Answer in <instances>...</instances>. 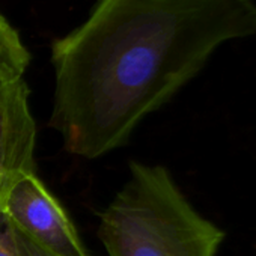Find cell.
Segmentation results:
<instances>
[{
	"mask_svg": "<svg viewBox=\"0 0 256 256\" xmlns=\"http://www.w3.org/2000/svg\"><path fill=\"white\" fill-rule=\"evenodd\" d=\"M256 34L253 0H98L52 44L50 126L64 148L98 158L193 80L218 47Z\"/></svg>",
	"mask_w": 256,
	"mask_h": 256,
	"instance_id": "1",
	"label": "cell"
},
{
	"mask_svg": "<svg viewBox=\"0 0 256 256\" xmlns=\"http://www.w3.org/2000/svg\"><path fill=\"white\" fill-rule=\"evenodd\" d=\"M96 235L108 256H217L226 236L199 214L169 170L139 162L100 214Z\"/></svg>",
	"mask_w": 256,
	"mask_h": 256,
	"instance_id": "2",
	"label": "cell"
},
{
	"mask_svg": "<svg viewBox=\"0 0 256 256\" xmlns=\"http://www.w3.org/2000/svg\"><path fill=\"white\" fill-rule=\"evenodd\" d=\"M2 211L22 234L54 256H88L68 214L36 174L16 182Z\"/></svg>",
	"mask_w": 256,
	"mask_h": 256,
	"instance_id": "3",
	"label": "cell"
},
{
	"mask_svg": "<svg viewBox=\"0 0 256 256\" xmlns=\"http://www.w3.org/2000/svg\"><path fill=\"white\" fill-rule=\"evenodd\" d=\"M24 77L0 82V211L16 182L36 174V124Z\"/></svg>",
	"mask_w": 256,
	"mask_h": 256,
	"instance_id": "4",
	"label": "cell"
},
{
	"mask_svg": "<svg viewBox=\"0 0 256 256\" xmlns=\"http://www.w3.org/2000/svg\"><path fill=\"white\" fill-rule=\"evenodd\" d=\"M32 54L17 29L0 12V82L24 77Z\"/></svg>",
	"mask_w": 256,
	"mask_h": 256,
	"instance_id": "5",
	"label": "cell"
},
{
	"mask_svg": "<svg viewBox=\"0 0 256 256\" xmlns=\"http://www.w3.org/2000/svg\"><path fill=\"white\" fill-rule=\"evenodd\" d=\"M0 256H20L14 224L4 211H0Z\"/></svg>",
	"mask_w": 256,
	"mask_h": 256,
	"instance_id": "6",
	"label": "cell"
},
{
	"mask_svg": "<svg viewBox=\"0 0 256 256\" xmlns=\"http://www.w3.org/2000/svg\"><path fill=\"white\" fill-rule=\"evenodd\" d=\"M16 236H17V246H18V253L20 256H54L53 253L47 252L41 246H38L35 241H32L29 236L22 234L16 226Z\"/></svg>",
	"mask_w": 256,
	"mask_h": 256,
	"instance_id": "7",
	"label": "cell"
}]
</instances>
